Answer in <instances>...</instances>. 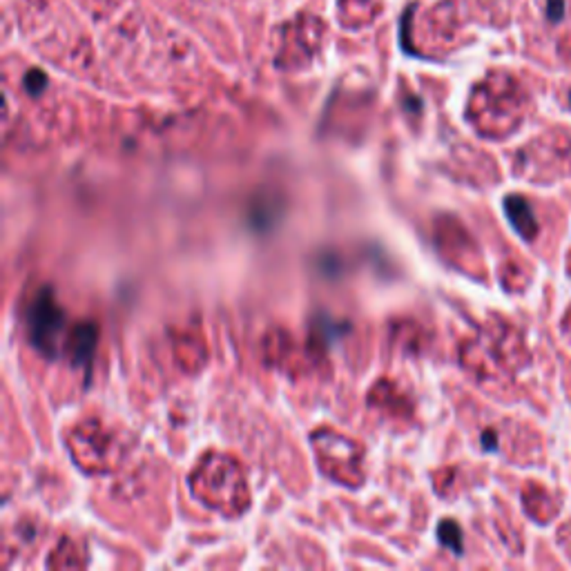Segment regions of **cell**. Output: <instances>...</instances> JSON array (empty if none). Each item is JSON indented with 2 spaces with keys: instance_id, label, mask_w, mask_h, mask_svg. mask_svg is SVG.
Here are the masks:
<instances>
[{
  "instance_id": "obj_2",
  "label": "cell",
  "mask_w": 571,
  "mask_h": 571,
  "mask_svg": "<svg viewBox=\"0 0 571 571\" xmlns=\"http://www.w3.org/2000/svg\"><path fill=\"white\" fill-rule=\"evenodd\" d=\"M96 337H99V333H96V326L92 322H81L72 328L65 349L67 358H70V362L74 364V367L90 368L96 349Z\"/></svg>"
},
{
  "instance_id": "obj_6",
  "label": "cell",
  "mask_w": 571,
  "mask_h": 571,
  "mask_svg": "<svg viewBox=\"0 0 571 571\" xmlns=\"http://www.w3.org/2000/svg\"><path fill=\"white\" fill-rule=\"evenodd\" d=\"M547 12H549L551 21H560L565 13V0H549L547 3Z\"/></svg>"
},
{
  "instance_id": "obj_1",
  "label": "cell",
  "mask_w": 571,
  "mask_h": 571,
  "mask_svg": "<svg viewBox=\"0 0 571 571\" xmlns=\"http://www.w3.org/2000/svg\"><path fill=\"white\" fill-rule=\"evenodd\" d=\"M65 322V313L56 304L54 292L49 288H40L27 308V328H30L31 344L48 358H56L65 344V340H61Z\"/></svg>"
},
{
  "instance_id": "obj_5",
  "label": "cell",
  "mask_w": 571,
  "mask_h": 571,
  "mask_svg": "<svg viewBox=\"0 0 571 571\" xmlns=\"http://www.w3.org/2000/svg\"><path fill=\"white\" fill-rule=\"evenodd\" d=\"M25 88L30 94H40L45 88H48V76L40 70H31L30 74L25 76Z\"/></svg>"
},
{
  "instance_id": "obj_3",
  "label": "cell",
  "mask_w": 571,
  "mask_h": 571,
  "mask_svg": "<svg viewBox=\"0 0 571 571\" xmlns=\"http://www.w3.org/2000/svg\"><path fill=\"white\" fill-rule=\"evenodd\" d=\"M505 208H506V217H509V221L514 223V228L524 237V239H533V237L538 235V221L536 217H533L527 201L520 199V196H509Z\"/></svg>"
},
{
  "instance_id": "obj_4",
  "label": "cell",
  "mask_w": 571,
  "mask_h": 571,
  "mask_svg": "<svg viewBox=\"0 0 571 571\" xmlns=\"http://www.w3.org/2000/svg\"><path fill=\"white\" fill-rule=\"evenodd\" d=\"M440 541L449 545L454 551H463V542H460V529L455 523H442L440 524Z\"/></svg>"
}]
</instances>
